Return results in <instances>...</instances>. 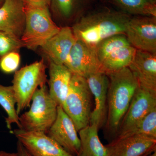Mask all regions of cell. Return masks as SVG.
<instances>
[{
    "label": "cell",
    "instance_id": "obj_1",
    "mask_svg": "<svg viewBox=\"0 0 156 156\" xmlns=\"http://www.w3.org/2000/svg\"><path fill=\"white\" fill-rule=\"evenodd\" d=\"M109 80L107 108L104 132L109 142L117 136L119 127L139 87L128 67L105 73Z\"/></svg>",
    "mask_w": 156,
    "mask_h": 156
},
{
    "label": "cell",
    "instance_id": "obj_2",
    "mask_svg": "<svg viewBox=\"0 0 156 156\" xmlns=\"http://www.w3.org/2000/svg\"><path fill=\"white\" fill-rule=\"evenodd\" d=\"M131 17L122 11H100L83 16L71 28L76 40L95 47L110 37L125 34Z\"/></svg>",
    "mask_w": 156,
    "mask_h": 156
},
{
    "label": "cell",
    "instance_id": "obj_3",
    "mask_svg": "<svg viewBox=\"0 0 156 156\" xmlns=\"http://www.w3.org/2000/svg\"><path fill=\"white\" fill-rule=\"evenodd\" d=\"M31 102L29 110L19 115L20 129L47 134L56 120L58 105L50 96L47 85L37 89Z\"/></svg>",
    "mask_w": 156,
    "mask_h": 156
},
{
    "label": "cell",
    "instance_id": "obj_4",
    "mask_svg": "<svg viewBox=\"0 0 156 156\" xmlns=\"http://www.w3.org/2000/svg\"><path fill=\"white\" fill-rule=\"evenodd\" d=\"M25 26L20 40L31 50L41 48L60 29L54 21L48 7L24 6Z\"/></svg>",
    "mask_w": 156,
    "mask_h": 156
},
{
    "label": "cell",
    "instance_id": "obj_5",
    "mask_svg": "<svg viewBox=\"0 0 156 156\" xmlns=\"http://www.w3.org/2000/svg\"><path fill=\"white\" fill-rule=\"evenodd\" d=\"M46 68L44 61L42 59L15 72L12 86L19 115L30 106L32 98L37 89L46 85L48 82Z\"/></svg>",
    "mask_w": 156,
    "mask_h": 156
},
{
    "label": "cell",
    "instance_id": "obj_6",
    "mask_svg": "<svg viewBox=\"0 0 156 156\" xmlns=\"http://www.w3.org/2000/svg\"><path fill=\"white\" fill-rule=\"evenodd\" d=\"M92 95L86 78L73 73L68 93L62 107L78 131L89 125Z\"/></svg>",
    "mask_w": 156,
    "mask_h": 156
},
{
    "label": "cell",
    "instance_id": "obj_7",
    "mask_svg": "<svg viewBox=\"0 0 156 156\" xmlns=\"http://www.w3.org/2000/svg\"><path fill=\"white\" fill-rule=\"evenodd\" d=\"M95 48L102 71L105 73L128 67L136 50L125 34L110 37Z\"/></svg>",
    "mask_w": 156,
    "mask_h": 156
},
{
    "label": "cell",
    "instance_id": "obj_8",
    "mask_svg": "<svg viewBox=\"0 0 156 156\" xmlns=\"http://www.w3.org/2000/svg\"><path fill=\"white\" fill-rule=\"evenodd\" d=\"M125 34L136 50L156 53V17H131Z\"/></svg>",
    "mask_w": 156,
    "mask_h": 156
},
{
    "label": "cell",
    "instance_id": "obj_9",
    "mask_svg": "<svg viewBox=\"0 0 156 156\" xmlns=\"http://www.w3.org/2000/svg\"><path fill=\"white\" fill-rule=\"evenodd\" d=\"M65 66L75 74L87 78L103 72L98 57L96 48L76 40Z\"/></svg>",
    "mask_w": 156,
    "mask_h": 156
},
{
    "label": "cell",
    "instance_id": "obj_10",
    "mask_svg": "<svg viewBox=\"0 0 156 156\" xmlns=\"http://www.w3.org/2000/svg\"><path fill=\"white\" fill-rule=\"evenodd\" d=\"M12 132L33 156H75L44 132L27 131L18 128Z\"/></svg>",
    "mask_w": 156,
    "mask_h": 156
},
{
    "label": "cell",
    "instance_id": "obj_11",
    "mask_svg": "<svg viewBox=\"0 0 156 156\" xmlns=\"http://www.w3.org/2000/svg\"><path fill=\"white\" fill-rule=\"evenodd\" d=\"M47 134L68 152L80 156L81 144L78 131L62 107L58 106L56 120Z\"/></svg>",
    "mask_w": 156,
    "mask_h": 156
},
{
    "label": "cell",
    "instance_id": "obj_12",
    "mask_svg": "<svg viewBox=\"0 0 156 156\" xmlns=\"http://www.w3.org/2000/svg\"><path fill=\"white\" fill-rule=\"evenodd\" d=\"M156 108V94L139 86L121 122L115 138L126 134Z\"/></svg>",
    "mask_w": 156,
    "mask_h": 156
},
{
    "label": "cell",
    "instance_id": "obj_13",
    "mask_svg": "<svg viewBox=\"0 0 156 156\" xmlns=\"http://www.w3.org/2000/svg\"><path fill=\"white\" fill-rule=\"evenodd\" d=\"M105 146L108 156H147L156 151V138L140 135L120 136Z\"/></svg>",
    "mask_w": 156,
    "mask_h": 156
},
{
    "label": "cell",
    "instance_id": "obj_14",
    "mask_svg": "<svg viewBox=\"0 0 156 156\" xmlns=\"http://www.w3.org/2000/svg\"><path fill=\"white\" fill-rule=\"evenodd\" d=\"M86 79L95 102V107L91 112L89 124H95L100 129L104 126L106 121L108 78L105 73L98 72Z\"/></svg>",
    "mask_w": 156,
    "mask_h": 156
},
{
    "label": "cell",
    "instance_id": "obj_15",
    "mask_svg": "<svg viewBox=\"0 0 156 156\" xmlns=\"http://www.w3.org/2000/svg\"><path fill=\"white\" fill-rule=\"evenodd\" d=\"M128 67L139 86L156 94V53L136 50Z\"/></svg>",
    "mask_w": 156,
    "mask_h": 156
},
{
    "label": "cell",
    "instance_id": "obj_16",
    "mask_svg": "<svg viewBox=\"0 0 156 156\" xmlns=\"http://www.w3.org/2000/svg\"><path fill=\"white\" fill-rule=\"evenodd\" d=\"M76 40L71 27H64L41 48L49 62L65 65Z\"/></svg>",
    "mask_w": 156,
    "mask_h": 156
},
{
    "label": "cell",
    "instance_id": "obj_17",
    "mask_svg": "<svg viewBox=\"0 0 156 156\" xmlns=\"http://www.w3.org/2000/svg\"><path fill=\"white\" fill-rule=\"evenodd\" d=\"M25 22V9L22 0H4L0 7V31L20 39Z\"/></svg>",
    "mask_w": 156,
    "mask_h": 156
},
{
    "label": "cell",
    "instance_id": "obj_18",
    "mask_svg": "<svg viewBox=\"0 0 156 156\" xmlns=\"http://www.w3.org/2000/svg\"><path fill=\"white\" fill-rule=\"evenodd\" d=\"M73 73L63 65L49 62V94L58 106H62L69 90Z\"/></svg>",
    "mask_w": 156,
    "mask_h": 156
},
{
    "label": "cell",
    "instance_id": "obj_19",
    "mask_svg": "<svg viewBox=\"0 0 156 156\" xmlns=\"http://www.w3.org/2000/svg\"><path fill=\"white\" fill-rule=\"evenodd\" d=\"M99 129L95 124H89L78 131L81 144L79 156H108L106 147L98 136Z\"/></svg>",
    "mask_w": 156,
    "mask_h": 156
},
{
    "label": "cell",
    "instance_id": "obj_20",
    "mask_svg": "<svg viewBox=\"0 0 156 156\" xmlns=\"http://www.w3.org/2000/svg\"><path fill=\"white\" fill-rule=\"evenodd\" d=\"M122 11L135 16L156 17V0H112Z\"/></svg>",
    "mask_w": 156,
    "mask_h": 156
},
{
    "label": "cell",
    "instance_id": "obj_21",
    "mask_svg": "<svg viewBox=\"0 0 156 156\" xmlns=\"http://www.w3.org/2000/svg\"><path fill=\"white\" fill-rule=\"evenodd\" d=\"M91 0H50L52 9L62 20L69 21L89 6Z\"/></svg>",
    "mask_w": 156,
    "mask_h": 156
},
{
    "label": "cell",
    "instance_id": "obj_22",
    "mask_svg": "<svg viewBox=\"0 0 156 156\" xmlns=\"http://www.w3.org/2000/svg\"><path fill=\"white\" fill-rule=\"evenodd\" d=\"M16 98L12 86H5L0 84V105L7 113L5 122L7 128L12 130V126L15 124L21 128L16 109Z\"/></svg>",
    "mask_w": 156,
    "mask_h": 156
},
{
    "label": "cell",
    "instance_id": "obj_23",
    "mask_svg": "<svg viewBox=\"0 0 156 156\" xmlns=\"http://www.w3.org/2000/svg\"><path fill=\"white\" fill-rule=\"evenodd\" d=\"M133 135H143L156 138V108L150 112L132 129L120 136Z\"/></svg>",
    "mask_w": 156,
    "mask_h": 156
},
{
    "label": "cell",
    "instance_id": "obj_24",
    "mask_svg": "<svg viewBox=\"0 0 156 156\" xmlns=\"http://www.w3.org/2000/svg\"><path fill=\"white\" fill-rule=\"evenodd\" d=\"M24 47L20 38L6 32L0 31V57Z\"/></svg>",
    "mask_w": 156,
    "mask_h": 156
},
{
    "label": "cell",
    "instance_id": "obj_25",
    "mask_svg": "<svg viewBox=\"0 0 156 156\" xmlns=\"http://www.w3.org/2000/svg\"><path fill=\"white\" fill-rule=\"evenodd\" d=\"M20 57L17 52L6 54L0 59V69L5 73L15 72L20 64Z\"/></svg>",
    "mask_w": 156,
    "mask_h": 156
},
{
    "label": "cell",
    "instance_id": "obj_26",
    "mask_svg": "<svg viewBox=\"0 0 156 156\" xmlns=\"http://www.w3.org/2000/svg\"><path fill=\"white\" fill-rule=\"evenodd\" d=\"M25 7H48L50 0H22Z\"/></svg>",
    "mask_w": 156,
    "mask_h": 156
},
{
    "label": "cell",
    "instance_id": "obj_27",
    "mask_svg": "<svg viewBox=\"0 0 156 156\" xmlns=\"http://www.w3.org/2000/svg\"><path fill=\"white\" fill-rule=\"evenodd\" d=\"M17 156H33L19 141H17Z\"/></svg>",
    "mask_w": 156,
    "mask_h": 156
},
{
    "label": "cell",
    "instance_id": "obj_28",
    "mask_svg": "<svg viewBox=\"0 0 156 156\" xmlns=\"http://www.w3.org/2000/svg\"><path fill=\"white\" fill-rule=\"evenodd\" d=\"M0 156H17V152H8L4 151H0Z\"/></svg>",
    "mask_w": 156,
    "mask_h": 156
},
{
    "label": "cell",
    "instance_id": "obj_29",
    "mask_svg": "<svg viewBox=\"0 0 156 156\" xmlns=\"http://www.w3.org/2000/svg\"><path fill=\"white\" fill-rule=\"evenodd\" d=\"M3 1H4V0H0V4H1Z\"/></svg>",
    "mask_w": 156,
    "mask_h": 156
}]
</instances>
